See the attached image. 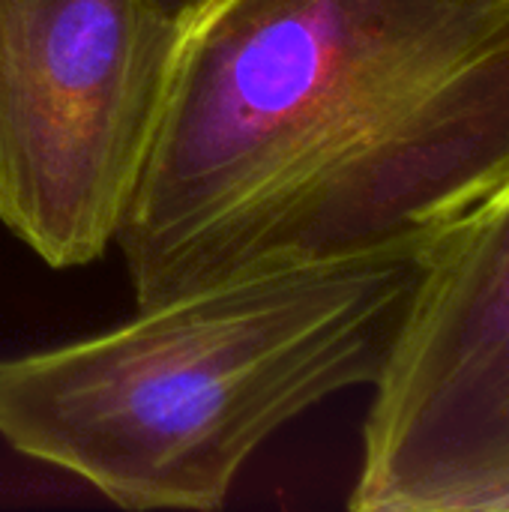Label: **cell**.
<instances>
[{"label":"cell","instance_id":"7a4b0ae2","mask_svg":"<svg viewBox=\"0 0 509 512\" xmlns=\"http://www.w3.org/2000/svg\"><path fill=\"white\" fill-rule=\"evenodd\" d=\"M423 249L249 273L0 360V438L126 510H216L309 408L372 387Z\"/></svg>","mask_w":509,"mask_h":512},{"label":"cell","instance_id":"6da1fadb","mask_svg":"<svg viewBox=\"0 0 509 512\" xmlns=\"http://www.w3.org/2000/svg\"><path fill=\"white\" fill-rule=\"evenodd\" d=\"M509 180V0H204L120 222L135 309L426 249Z\"/></svg>","mask_w":509,"mask_h":512},{"label":"cell","instance_id":"3957f363","mask_svg":"<svg viewBox=\"0 0 509 512\" xmlns=\"http://www.w3.org/2000/svg\"><path fill=\"white\" fill-rule=\"evenodd\" d=\"M177 36L162 0H0V222L48 267L114 246Z\"/></svg>","mask_w":509,"mask_h":512},{"label":"cell","instance_id":"277c9868","mask_svg":"<svg viewBox=\"0 0 509 512\" xmlns=\"http://www.w3.org/2000/svg\"><path fill=\"white\" fill-rule=\"evenodd\" d=\"M372 390L351 510L509 512V180L423 249Z\"/></svg>","mask_w":509,"mask_h":512},{"label":"cell","instance_id":"5b68a950","mask_svg":"<svg viewBox=\"0 0 509 512\" xmlns=\"http://www.w3.org/2000/svg\"><path fill=\"white\" fill-rule=\"evenodd\" d=\"M162 3H165V9H168L171 15H177V18L183 21V18H186L198 3H204V0H162Z\"/></svg>","mask_w":509,"mask_h":512}]
</instances>
